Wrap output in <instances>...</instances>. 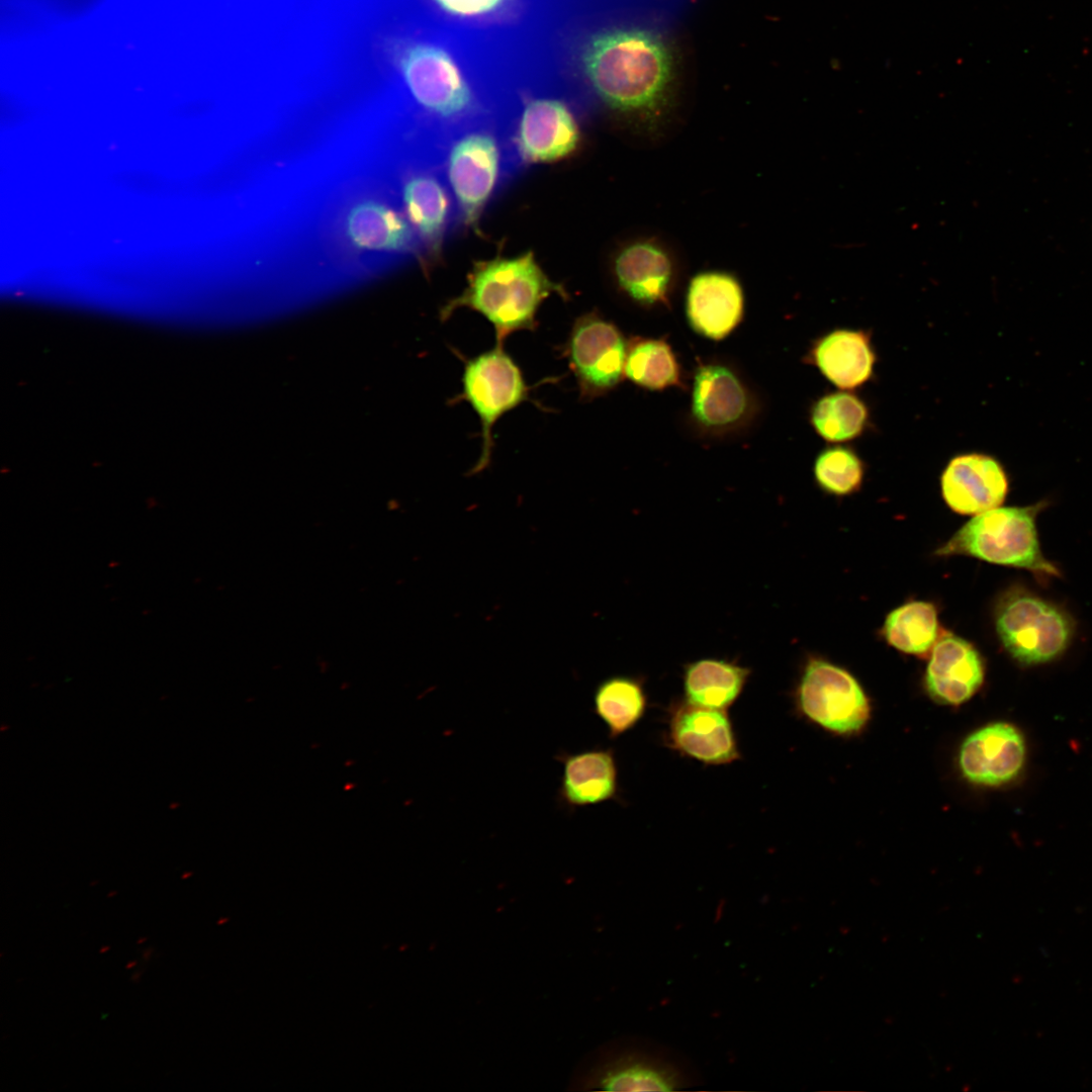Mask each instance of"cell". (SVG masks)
Returning <instances> with one entry per match:
<instances>
[{
  "mask_svg": "<svg viewBox=\"0 0 1092 1092\" xmlns=\"http://www.w3.org/2000/svg\"><path fill=\"white\" fill-rule=\"evenodd\" d=\"M416 105L433 125L437 145L458 132L506 121L518 94L511 83L458 42L395 37L385 47Z\"/></svg>",
  "mask_w": 1092,
  "mask_h": 1092,
  "instance_id": "1",
  "label": "cell"
},
{
  "mask_svg": "<svg viewBox=\"0 0 1092 1092\" xmlns=\"http://www.w3.org/2000/svg\"><path fill=\"white\" fill-rule=\"evenodd\" d=\"M587 35L581 72L590 90L609 107L631 113L656 111L672 78L665 29L635 21H611Z\"/></svg>",
  "mask_w": 1092,
  "mask_h": 1092,
  "instance_id": "2",
  "label": "cell"
},
{
  "mask_svg": "<svg viewBox=\"0 0 1092 1092\" xmlns=\"http://www.w3.org/2000/svg\"><path fill=\"white\" fill-rule=\"evenodd\" d=\"M552 294L567 295L543 271L533 252L498 257L475 262L466 287L444 305L440 315L446 321L459 308L474 310L493 326L496 342L504 343L515 332L533 331L540 305Z\"/></svg>",
  "mask_w": 1092,
  "mask_h": 1092,
  "instance_id": "3",
  "label": "cell"
},
{
  "mask_svg": "<svg viewBox=\"0 0 1092 1092\" xmlns=\"http://www.w3.org/2000/svg\"><path fill=\"white\" fill-rule=\"evenodd\" d=\"M441 166L460 223L475 232L490 201L523 170L500 122L476 125L453 135L442 150Z\"/></svg>",
  "mask_w": 1092,
  "mask_h": 1092,
  "instance_id": "4",
  "label": "cell"
},
{
  "mask_svg": "<svg viewBox=\"0 0 1092 1092\" xmlns=\"http://www.w3.org/2000/svg\"><path fill=\"white\" fill-rule=\"evenodd\" d=\"M1045 503L997 507L975 515L944 544L937 556L967 555L1004 566L1026 569L1039 578L1061 572L1041 553L1036 517Z\"/></svg>",
  "mask_w": 1092,
  "mask_h": 1092,
  "instance_id": "5",
  "label": "cell"
},
{
  "mask_svg": "<svg viewBox=\"0 0 1092 1092\" xmlns=\"http://www.w3.org/2000/svg\"><path fill=\"white\" fill-rule=\"evenodd\" d=\"M506 131L523 169L529 165L556 162L578 147V109L564 94L548 85L525 91L518 98Z\"/></svg>",
  "mask_w": 1092,
  "mask_h": 1092,
  "instance_id": "6",
  "label": "cell"
},
{
  "mask_svg": "<svg viewBox=\"0 0 1092 1092\" xmlns=\"http://www.w3.org/2000/svg\"><path fill=\"white\" fill-rule=\"evenodd\" d=\"M995 628L1005 650L1023 665L1045 663L1062 655L1075 630L1063 609L1018 585L998 600Z\"/></svg>",
  "mask_w": 1092,
  "mask_h": 1092,
  "instance_id": "7",
  "label": "cell"
},
{
  "mask_svg": "<svg viewBox=\"0 0 1092 1092\" xmlns=\"http://www.w3.org/2000/svg\"><path fill=\"white\" fill-rule=\"evenodd\" d=\"M504 343L471 359L462 375V392L458 399L467 401L481 424L482 448L471 473H478L490 462L495 423L508 412L528 399L522 371L505 351Z\"/></svg>",
  "mask_w": 1092,
  "mask_h": 1092,
  "instance_id": "8",
  "label": "cell"
},
{
  "mask_svg": "<svg viewBox=\"0 0 1092 1092\" xmlns=\"http://www.w3.org/2000/svg\"><path fill=\"white\" fill-rule=\"evenodd\" d=\"M796 700L804 716L838 734L859 731L870 718L869 700L855 677L819 658L805 664Z\"/></svg>",
  "mask_w": 1092,
  "mask_h": 1092,
  "instance_id": "9",
  "label": "cell"
},
{
  "mask_svg": "<svg viewBox=\"0 0 1092 1092\" xmlns=\"http://www.w3.org/2000/svg\"><path fill=\"white\" fill-rule=\"evenodd\" d=\"M627 346L618 327L598 313L589 312L575 321L565 355L581 397L602 396L621 382Z\"/></svg>",
  "mask_w": 1092,
  "mask_h": 1092,
  "instance_id": "10",
  "label": "cell"
},
{
  "mask_svg": "<svg viewBox=\"0 0 1092 1092\" xmlns=\"http://www.w3.org/2000/svg\"><path fill=\"white\" fill-rule=\"evenodd\" d=\"M689 1083L677 1062L636 1046L602 1053L575 1081L578 1089L592 1091H674Z\"/></svg>",
  "mask_w": 1092,
  "mask_h": 1092,
  "instance_id": "11",
  "label": "cell"
},
{
  "mask_svg": "<svg viewBox=\"0 0 1092 1092\" xmlns=\"http://www.w3.org/2000/svg\"><path fill=\"white\" fill-rule=\"evenodd\" d=\"M755 412L751 392L739 375L720 362L700 364L694 374L691 418L709 436H724L743 428Z\"/></svg>",
  "mask_w": 1092,
  "mask_h": 1092,
  "instance_id": "12",
  "label": "cell"
},
{
  "mask_svg": "<svg viewBox=\"0 0 1092 1092\" xmlns=\"http://www.w3.org/2000/svg\"><path fill=\"white\" fill-rule=\"evenodd\" d=\"M665 738L671 749L704 764L721 765L740 758L726 710L707 708L686 700L673 703Z\"/></svg>",
  "mask_w": 1092,
  "mask_h": 1092,
  "instance_id": "13",
  "label": "cell"
},
{
  "mask_svg": "<svg viewBox=\"0 0 1092 1092\" xmlns=\"http://www.w3.org/2000/svg\"><path fill=\"white\" fill-rule=\"evenodd\" d=\"M405 217L421 246L437 256L455 226L460 224L456 201L441 164L410 174L402 184Z\"/></svg>",
  "mask_w": 1092,
  "mask_h": 1092,
  "instance_id": "14",
  "label": "cell"
},
{
  "mask_svg": "<svg viewBox=\"0 0 1092 1092\" xmlns=\"http://www.w3.org/2000/svg\"><path fill=\"white\" fill-rule=\"evenodd\" d=\"M1025 761V742L1016 727L1005 722L986 725L963 742L960 769L970 783L996 787L1014 780Z\"/></svg>",
  "mask_w": 1092,
  "mask_h": 1092,
  "instance_id": "15",
  "label": "cell"
},
{
  "mask_svg": "<svg viewBox=\"0 0 1092 1092\" xmlns=\"http://www.w3.org/2000/svg\"><path fill=\"white\" fill-rule=\"evenodd\" d=\"M1007 492L1008 479L1003 467L985 454L958 455L941 475L944 502L962 515H978L1000 507Z\"/></svg>",
  "mask_w": 1092,
  "mask_h": 1092,
  "instance_id": "16",
  "label": "cell"
},
{
  "mask_svg": "<svg viewBox=\"0 0 1092 1092\" xmlns=\"http://www.w3.org/2000/svg\"><path fill=\"white\" fill-rule=\"evenodd\" d=\"M686 312L697 334L714 341L725 339L744 314V294L739 281L721 271L695 275L688 287Z\"/></svg>",
  "mask_w": 1092,
  "mask_h": 1092,
  "instance_id": "17",
  "label": "cell"
},
{
  "mask_svg": "<svg viewBox=\"0 0 1092 1092\" xmlns=\"http://www.w3.org/2000/svg\"><path fill=\"white\" fill-rule=\"evenodd\" d=\"M984 674L983 658L975 646L964 638L945 634L931 650L924 682L936 702L960 705L979 691Z\"/></svg>",
  "mask_w": 1092,
  "mask_h": 1092,
  "instance_id": "18",
  "label": "cell"
},
{
  "mask_svg": "<svg viewBox=\"0 0 1092 1092\" xmlns=\"http://www.w3.org/2000/svg\"><path fill=\"white\" fill-rule=\"evenodd\" d=\"M614 274L620 289L635 303L668 306L674 268L658 243L642 240L625 246L615 258Z\"/></svg>",
  "mask_w": 1092,
  "mask_h": 1092,
  "instance_id": "19",
  "label": "cell"
},
{
  "mask_svg": "<svg viewBox=\"0 0 1092 1092\" xmlns=\"http://www.w3.org/2000/svg\"><path fill=\"white\" fill-rule=\"evenodd\" d=\"M562 763L558 804L573 811L614 800L618 795V766L612 749L594 748L555 755Z\"/></svg>",
  "mask_w": 1092,
  "mask_h": 1092,
  "instance_id": "20",
  "label": "cell"
},
{
  "mask_svg": "<svg viewBox=\"0 0 1092 1092\" xmlns=\"http://www.w3.org/2000/svg\"><path fill=\"white\" fill-rule=\"evenodd\" d=\"M807 358L828 381L842 390L868 382L876 363L871 335L850 329L834 330L818 338Z\"/></svg>",
  "mask_w": 1092,
  "mask_h": 1092,
  "instance_id": "21",
  "label": "cell"
},
{
  "mask_svg": "<svg viewBox=\"0 0 1092 1092\" xmlns=\"http://www.w3.org/2000/svg\"><path fill=\"white\" fill-rule=\"evenodd\" d=\"M347 234L358 248L414 255L421 244L407 218L373 201L355 205L347 217Z\"/></svg>",
  "mask_w": 1092,
  "mask_h": 1092,
  "instance_id": "22",
  "label": "cell"
},
{
  "mask_svg": "<svg viewBox=\"0 0 1092 1092\" xmlns=\"http://www.w3.org/2000/svg\"><path fill=\"white\" fill-rule=\"evenodd\" d=\"M750 668L721 658H701L684 666L682 688L689 703L727 710L743 692Z\"/></svg>",
  "mask_w": 1092,
  "mask_h": 1092,
  "instance_id": "23",
  "label": "cell"
},
{
  "mask_svg": "<svg viewBox=\"0 0 1092 1092\" xmlns=\"http://www.w3.org/2000/svg\"><path fill=\"white\" fill-rule=\"evenodd\" d=\"M646 708L647 695L639 677L613 675L602 680L594 692L593 711L605 723L612 739L634 728Z\"/></svg>",
  "mask_w": 1092,
  "mask_h": 1092,
  "instance_id": "24",
  "label": "cell"
},
{
  "mask_svg": "<svg viewBox=\"0 0 1092 1092\" xmlns=\"http://www.w3.org/2000/svg\"><path fill=\"white\" fill-rule=\"evenodd\" d=\"M939 621L935 606L912 601L888 614L883 636L889 645L911 655H925L938 640Z\"/></svg>",
  "mask_w": 1092,
  "mask_h": 1092,
  "instance_id": "25",
  "label": "cell"
},
{
  "mask_svg": "<svg viewBox=\"0 0 1092 1092\" xmlns=\"http://www.w3.org/2000/svg\"><path fill=\"white\" fill-rule=\"evenodd\" d=\"M624 375L649 390L681 386L677 359L671 347L660 339H632L627 346Z\"/></svg>",
  "mask_w": 1092,
  "mask_h": 1092,
  "instance_id": "26",
  "label": "cell"
},
{
  "mask_svg": "<svg viewBox=\"0 0 1092 1092\" xmlns=\"http://www.w3.org/2000/svg\"><path fill=\"white\" fill-rule=\"evenodd\" d=\"M868 422L869 410L863 400L843 390L821 396L810 411L812 427L830 443H843L859 437Z\"/></svg>",
  "mask_w": 1092,
  "mask_h": 1092,
  "instance_id": "27",
  "label": "cell"
},
{
  "mask_svg": "<svg viewBox=\"0 0 1092 1092\" xmlns=\"http://www.w3.org/2000/svg\"><path fill=\"white\" fill-rule=\"evenodd\" d=\"M814 477L818 486L833 495H848L862 483L864 465L851 448L834 445L822 450L814 462Z\"/></svg>",
  "mask_w": 1092,
  "mask_h": 1092,
  "instance_id": "28",
  "label": "cell"
},
{
  "mask_svg": "<svg viewBox=\"0 0 1092 1092\" xmlns=\"http://www.w3.org/2000/svg\"><path fill=\"white\" fill-rule=\"evenodd\" d=\"M152 951H153V948H152V947H149V948L147 949V952H146V951L144 952V959H145V960H149V956H150V953H151Z\"/></svg>",
  "mask_w": 1092,
  "mask_h": 1092,
  "instance_id": "29",
  "label": "cell"
},
{
  "mask_svg": "<svg viewBox=\"0 0 1092 1092\" xmlns=\"http://www.w3.org/2000/svg\"><path fill=\"white\" fill-rule=\"evenodd\" d=\"M142 974V971L131 976L132 981L136 982Z\"/></svg>",
  "mask_w": 1092,
  "mask_h": 1092,
  "instance_id": "30",
  "label": "cell"
},
{
  "mask_svg": "<svg viewBox=\"0 0 1092 1092\" xmlns=\"http://www.w3.org/2000/svg\"><path fill=\"white\" fill-rule=\"evenodd\" d=\"M135 965H136V961H132V962H129V963H128V964L126 965V969H131V968H132L133 966H135Z\"/></svg>",
  "mask_w": 1092,
  "mask_h": 1092,
  "instance_id": "31",
  "label": "cell"
},
{
  "mask_svg": "<svg viewBox=\"0 0 1092 1092\" xmlns=\"http://www.w3.org/2000/svg\"><path fill=\"white\" fill-rule=\"evenodd\" d=\"M108 949H109V946H108V945H106V946H103V947H101L99 951H100L101 953H103V952L107 951Z\"/></svg>",
  "mask_w": 1092,
  "mask_h": 1092,
  "instance_id": "32",
  "label": "cell"
},
{
  "mask_svg": "<svg viewBox=\"0 0 1092 1092\" xmlns=\"http://www.w3.org/2000/svg\"><path fill=\"white\" fill-rule=\"evenodd\" d=\"M146 939H147L146 937H142V939L138 940V943H141V942H143V941H144V940H146Z\"/></svg>",
  "mask_w": 1092,
  "mask_h": 1092,
  "instance_id": "33",
  "label": "cell"
},
{
  "mask_svg": "<svg viewBox=\"0 0 1092 1092\" xmlns=\"http://www.w3.org/2000/svg\"><path fill=\"white\" fill-rule=\"evenodd\" d=\"M115 895V892L108 894V897Z\"/></svg>",
  "mask_w": 1092,
  "mask_h": 1092,
  "instance_id": "34",
  "label": "cell"
}]
</instances>
